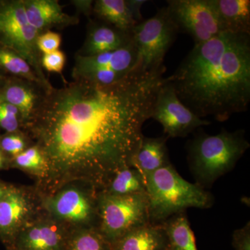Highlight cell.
Segmentation results:
<instances>
[{"instance_id":"obj_27","label":"cell","mask_w":250,"mask_h":250,"mask_svg":"<svg viewBox=\"0 0 250 250\" xmlns=\"http://www.w3.org/2000/svg\"><path fill=\"white\" fill-rule=\"evenodd\" d=\"M22 116L17 108L6 103H0V131L14 132L22 130Z\"/></svg>"},{"instance_id":"obj_25","label":"cell","mask_w":250,"mask_h":250,"mask_svg":"<svg viewBox=\"0 0 250 250\" xmlns=\"http://www.w3.org/2000/svg\"><path fill=\"white\" fill-rule=\"evenodd\" d=\"M65 250H111V245L98 228L72 230Z\"/></svg>"},{"instance_id":"obj_23","label":"cell","mask_w":250,"mask_h":250,"mask_svg":"<svg viewBox=\"0 0 250 250\" xmlns=\"http://www.w3.org/2000/svg\"><path fill=\"white\" fill-rule=\"evenodd\" d=\"M102 192L113 195L147 193L144 177L131 166L118 171L108 187Z\"/></svg>"},{"instance_id":"obj_36","label":"cell","mask_w":250,"mask_h":250,"mask_svg":"<svg viewBox=\"0 0 250 250\" xmlns=\"http://www.w3.org/2000/svg\"><path fill=\"white\" fill-rule=\"evenodd\" d=\"M6 250H13V249H11V248H9V249H6Z\"/></svg>"},{"instance_id":"obj_34","label":"cell","mask_w":250,"mask_h":250,"mask_svg":"<svg viewBox=\"0 0 250 250\" xmlns=\"http://www.w3.org/2000/svg\"><path fill=\"white\" fill-rule=\"evenodd\" d=\"M9 183L0 180V199L4 195L9 188Z\"/></svg>"},{"instance_id":"obj_32","label":"cell","mask_w":250,"mask_h":250,"mask_svg":"<svg viewBox=\"0 0 250 250\" xmlns=\"http://www.w3.org/2000/svg\"><path fill=\"white\" fill-rule=\"evenodd\" d=\"M71 2L80 14H83L88 17L93 14L94 1H92V0H74V1H71Z\"/></svg>"},{"instance_id":"obj_24","label":"cell","mask_w":250,"mask_h":250,"mask_svg":"<svg viewBox=\"0 0 250 250\" xmlns=\"http://www.w3.org/2000/svg\"><path fill=\"white\" fill-rule=\"evenodd\" d=\"M0 68L8 76L36 82L43 86L29 62L14 50L1 44H0Z\"/></svg>"},{"instance_id":"obj_6","label":"cell","mask_w":250,"mask_h":250,"mask_svg":"<svg viewBox=\"0 0 250 250\" xmlns=\"http://www.w3.org/2000/svg\"><path fill=\"white\" fill-rule=\"evenodd\" d=\"M39 34L28 21L22 0H0V44L29 62L46 89L54 88L46 77L37 47Z\"/></svg>"},{"instance_id":"obj_3","label":"cell","mask_w":250,"mask_h":250,"mask_svg":"<svg viewBox=\"0 0 250 250\" xmlns=\"http://www.w3.org/2000/svg\"><path fill=\"white\" fill-rule=\"evenodd\" d=\"M250 147L243 129L195 134L187 145V162L195 184L204 189L211 188L234 168Z\"/></svg>"},{"instance_id":"obj_33","label":"cell","mask_w":250,"mask_h":250,"mask_svg":"<svg viewBox=\"0 0 250 250\" xmlns=\"http://www.w3.org/2000/svg\"><path fill=\"white\" fill-rule=\"evenodd\" d=\"M1 131H0V135H1ZM9 161L6 159L4 153L2 152L1 146H0V172L2 170H9Z\"/></svg>"},{"instance_id":"obj_21","label":"cell","mask_w":250,"mask_h":250,"mask_svg":"<svg viewBox=\"0 0 250 250\" xmlns=\"http://www.w3.org/2000/svg\"><path fill=\"white\" fill-rule=\"evenodd\" d=\"M161 225L167 237V250H198L187 211L172 215Z\"/></svg>"},{"instance_id":"obj_16","label":"cell","mask_w":250,"mask_h":250,"mask_svg":"<svg viewBox=\"0 0 250 250\" xmlns=\"http://www.w3.org/2000/svg\"><path fill=\"white\" fill-rule=\"evenodd\" d=\"M132 34L106 23L90 20L84 42L77 54L93 56L123 48L132 41Z\"/></svg>"},{"instance_id":"obj_8","label":"cell","mask_w":250,"mask_h":250,"mask_svg":"<svg viewBox=\"0 0 250 250\" xmlns=\"http://www.w3.org/2000/svg\"><path fill=\"white\" fill-rule=\"evenodd\" d=\"M178 33L166 6L136 24L131 31L137 52L136 67L147 71L165 67L164 59Z\"/></svg>"},{"instance_id":"obj_11","label":"cell","mask_w":250,"mask_h":250,"mask_svg":"<svg viewBox=\"0 0 250 250\" xmlns=\"http://www.w3.org/2000/svg\"><path fill=\"white\" fill-rule=\"evenodd\" d=\"M151 118L161 124L167 138H185L200 126L211 124L182 103L166 77L156 95Z\"/></svg>"},{"instance_id":"obj_2","label":"cell","mask_w":250,"mask_h":250,"mask_svg":"<svg viewBox=\"0 0 250 250\" xmlns=\"http://www.w3.org/2000/svg\"><path fill=\"white\" fill-rule=\"evenodd\" d=\"M179 100L200 118L225 122L248 109L250 34L223 32L194 45L170 77Z\"/></svg>"},{"instance_id":"obj_22","label":"cell","mask_w":250,"mask_h":250,"mask_svg":"<svg viewBox=\"0 0 250 250\" xmlns=\"http://www.w3.org/2000/svg\"><path fill=\"white\" fill-rule=\"evenodd\" d=\"M9 169H18L34 177L35 187H39L47 178L48 164L45 155L39 146H29L24 152L9 161Z\"/></svg>"},{"instance_id":"obj_10","label":"cell","mask_w":250,"mask_h":250,"mask_svg":"<svg viewBox=\"0 0 250 250\" xmlns=\"http://www.w3.org/2000/svg\"><path fill=\"white\" fill-rule=\"evenodd\" d=\"M166 8L179 32L191 36L194 45L223 32L210 0H168Z\"/></svg>"},{"instance_id":"obj_17","label":"cell","mask_w":250,"mask_h":250,"mask_svg":"<svg viewBox=\"0 0 250 250\" xmlns=\"http://www.w3.org/2000/svg\"><path fill=\"white\" fill-rule=\"evenodd\" d=\"M167 136L147 137L143 136L131 161V167L139 170L143 177L170 165Z\"/></svg>"},{"instance_id":"obj_28","label":"cell","mask_w":250,"mask_h":250,"mask_svg":"<svg viewBox=\"0 0 250 250\" xmlns=\"http://www.w3.org/2000/svg\"><path fill=\"white\" fill-rule=\"evenodd\" d=\"M66 62V56L62 51L59 50L52 53L42 54L41 65L42 69L48 72L62 75Z\"/></svg>"},{"instance_id":"obj_35","label":"cell","mask_w":250,"mask_h":250,"mask_svg":"<svg viewBox=\"0 0 250 250\" xmlns=\"http://www.w3.org/2000/svg\"><path fill=\"white\" fill-rule=\"evenodd\" d=\"M8 77H9V76L0 68V90L4 86L6 80H7Z\"/></svg>"},{"instance_id":"obj_19","label":"cell","mask_w":250,"mask_h":250,"mask_svg":"<svg viewBox=\"0 0 250 250\" xmlns=\"http://www.w3.org/2000/svg\"><path fill=\"white\" fill-rule=\"evenodd\" d=\"M223 32L250 34V0H210Z\"/></svg>"},{"instance_id":"obj_4","label":"cell","mask_w":250,"mask_h":250,"mask_svg":"<svg viewBox=\"0 0 250 250\" xmlns=\"http://www.w3.org/2000/svg\"><path fill=\"white\" fill-rule=\"evenodd\" d=\"M145 181L152 225H161L187 208L207 209L214 204L209 192L185 180L172 164L147 174Z\"/></svg>"},{"instance_id":"obj_26","label":"cell","mask_w":250,"mask_h":250,"mask_svg":"<svg viewBox=\"0 0 250 250\" xmlns=\"http://www.w3.org/2000/svg\"><path fill=\"white\" fill-rule=\"evenodd\" d=\"M33 144L34 143L23 130L0 135V146L9 161Z\"/></svg>"},{"instance_id":"obj_20","label":"cell","mask_w":250,"mask_h":250,"mask_svg":"<svg viewBox=\"0 0 250 250\" xmlns=\"http://www.w3.org/2000/svg\"><path fill=\"white\" fill-rule=\"evenodd\" d=\"M93 14L103 22L131 33L137 24L128 7L126 0H96L94 1Z\"/></svg>"},{"instance_id":"obj_29","label":"cell","mask_w":250,"mask_h":250,"mask_svg":"<svg viewBox=\"0 0 250 250\" xmlns=\"http://www.w3.org/2000/svg\"><path fill=\"white\" fill-rule=\"evenodd\" d=\"M62 35L53 31H46L37 39V47L41 54L52 53L59 50L62 45Z\"/></svg>"},{"instance_id":"obj_9","label":"cell","mask_w":250,"mask_h":250,"mask_svg":"<svg viewBox=\"0 0 250 250\" xmlns=\"http://www.w3.org/2000/svg\"><path fill=\"white\" fill-rule=\"evenodd\" d=\"M42 213L35 187L9 184L0 199V241L6 249L11 248L21 230Z\"/></svg>"},{"instance_id":"obj_18","label":"cell","mask_w":250,"mask_h":250,"mask_svg":"<svg viewBox=\"0 0 250 250\" xmlns=\"http://www.w3.org/2000/svg\"><path fill=\"white\" fill-rule=\"evenodd\" d=\"M168 243L161 225L148 224L128 231L111 244V250H167Z\"/></svg>"},{"instance_id":"obj_15","label":"cell","mask_w":250,"mask_h":250,"mask_svg":"<svg viewBox=\"0 0 250 250\" xmlns=\"http://www.w3.org/2000/svg\"><path fill=\"white\" fill-rule=\"evenodd\" d=\"M28 21L39 35L52 29L76 25L80 19L63 12L57 0H22Z\"/></svg>"},{"instance_id":"obj_7","label":"cell","mask_w":250,"mask_h":250,"mask_svg":"<svg viewBox=\"0 0 250 250\" xmlns=\"http://www.w3.org/2000/svg\"><path fill=\"white\" fill-rule=\"evenodd\" d=\"M98 230L110 243L135 228L150 224L147 193H98Z\"/></svg>"},{"instance_id":"obj_5","label":"cell","mask_w":250,"mask_h":250,"mask_svg":"<svg viewBox=\"0 0 250 250\" xmlns=\"http://www.w3.org/2000/svg\"><path fill=\"white\" fill-rule=\"evenodd\" d=\"M98 193L85 184L73 182L53 193L39 195L42 211L72 231L98 229Z\"/></svg>"},{"instance_id":"obj_30","label":"cell","mask_w":250,"mask_h":250,"mask_svg":"<svg viewBox=\"0 0 250 250\" xmlns=\"http://www.w3.org/2000/svg\"><path fill=\"white\" fill-rule=\"evenodd\" d=\"M232 246L235 250H250V223L233 231Z\"/></svg>"},{"instance_id":"obj_31","label":"cell","mask_w":250,"mask_h":250,"mask_svg":"<svg viewBox=\"0 0 250 250\" xmlns=\"http://www.w3.org/2000/svg\"><path fill=\"white\" fill-rule=\"evenodd\" d=\"M126 1L136 22L139 24L142 22L143 20L141 9L143 5L147 2V0H126Z\"/></svg>"},{"instance_id":"obj_14","label":"cell","mask_w":250,"mask_h":250,"mask_svg":"<svg viewBox=\"0 0 250 250\" xmlns=\"http://www.w3.org/2000/svg\"><path fill=\"white\" fill-rule=\"evenodd\" d=\"M49 90L40 83L9 76L0 90V103L13 105L22 116L23 128L29 123Z\"/></svg>"},{"instance_id":"obj_13","label":"cell","mask_w":250,"mask_h":250,"mask_svg":"<svg viewBox=\"0 0 250 250\" xmlns=\"http://www.w3.org/2000/svg\"><path fill=\"white\" fill-rule=\"evenodd\" d=\"M137 52L134 42L123 48L93 56L75 54L72 70L73 80L87 72L114 71L127 75L136 67Z\"/></svg>"},{"instance_id":"obj_12","label":"cell","mask_w":250,"mask_h":250,"mask_svg":"<svg viewBox=\"0 0 250 250\" xmlns=\"http://www.w3.org/2000/svg\"><path fill=\"white\" fill-rule=\"evenodd\" d=\"M71 231L42 211L21 230L10 248L14 250H65Z\"/></svg>"},{"instance_id":"obj_1","label":"cell","mask_w":250,"mask_h":250,"mask_svg":"<svg viewBox=\"0 0 250 250\" xmlns=\"http://www.w3.org/2000/svg\"><path fill=\"white\" fill-rule=\"evenodd\" d=\"M165 72L135 67L111 85L73 80L49 90L22 129L48 164L38 192L48 195L73 182L104 191L131 166Z\"/></svg>"}]
</instances>
